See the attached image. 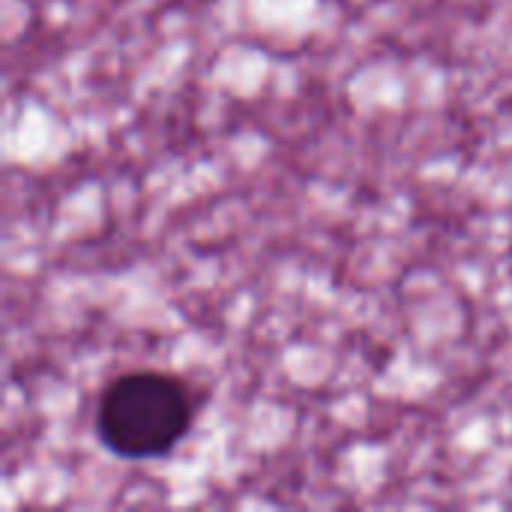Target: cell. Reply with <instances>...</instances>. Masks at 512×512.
Listing matches in <instances>:
<instances>
[{"label":"cell","mask_w":512,"mask_h":512,"mask_svg":"<svg viewBox=\"0 0 512 512\" xmlns=\"http://www.w3.org/2000/svg\"><path fill=\"white\" fill-rule=\"evenodd\" d=\"M195 417L186 381L156 369H135L111 378L96 402V435L120 459L144 462L168 456Z\"/></svg>","instance_id":"6da1fadb"}]
</instances>
